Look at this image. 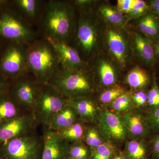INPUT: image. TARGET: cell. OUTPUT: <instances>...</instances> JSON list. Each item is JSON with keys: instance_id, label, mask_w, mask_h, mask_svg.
<instances>
[{"instance_id": "cell-1", "label": "cell", "mask_w": 159, "mask_h": 159, "mask_svg": "<svg viewBox=\"0 0 159 159\" xmlns=\"http://www.w3.org/2000/svg\"><path fill=\"white\" fill-rule=\"evenodd\" d=\"M75 10L70 2L49 1L46 5L43 26L45 37L68 43L76 28Z\"/></svg>"}, {"instance_id": "cell-2", "label": "cell", "mask_w": 159, "mask_h": 159, "mask_svg": "<svg viewBox=\"0 0 159 159\" xmlns=\"http://www.w3.org/2000/svg\"><path fill=\"white\" fill-rule=\"evenodd\" d=\"M48 83L66 99L93 97L98 89L93 74L86 68L77 70L61 68Z\"/></svg>"}, {"instance_id": "cell-3", "label": "cell", "mask_w": 159, "mask_h": 159, "mask_svg": "<svg viewBox=\"0 0 159 159\" xmlns=\"http://www.w3.org/2000/svg\"><path fill=\"white\" fill-rule=\"evenodd\" d=\"M27 61L29 73L42 84L48 83L60 69L56 52L45 39L28 46Z\"/></svg>"}, {"instance_id": "cell-4", "label": "cell", "mask_w": 159, "mask_h": 159, "mask_svg": "<svg viewBox=\"0 0 159 159\" xmlns=\"http://www.w3.org/2000/svg\"><path fill=\"white\" fill-rule=\"evenodd\" d=\"M43 138L37 128L0 145V159H41Z\"/></svg>"}, {"instance_id": "cell-5", "label": "cell", "mask_w": 159, "mask_h": 159, "mask_svg": "<svg viewBox=\"0 0 159 159\" xmlns=\"http://www.w3.org/2000/svg\"><path fill=\"white\" fill-rule=\"evenodd\" d=\"M97 16L93 11L80 13L76 26L74 33L76 50L85 58L93 56L99 48L100 26Z\"/></svg>"}, {"instance_id": "cell-6", "label": "cell", "mask_w": 159, "mask_h": 159, "mask_svg": "<svg viewBox=\"0 0 159 159\" xmlns=\"http://www.w3.org/2000/svg\"><path fill=\"white\" fill-rule=\"evenodd\" d=\"M66 104L67 99L54 87L43 84L33 112L37 125L48 128L55 114Z\"/></svg>"}, {"instance_id": "cell-7", "label": "cell", "mask_w": 159, "mask_h": 159, "mask_svg": "<svg viewBox=\"0 0 159 159\" xmlns=\"http://www.w3.org/2000/svg\"><path fill=\"white\" fill-rule=\"evenodd\" d=\"M42 85L32 74H28L10 81L8 92L22 112L33 114Z\"/></svg>"}, {"instance_id": "cell-8", "label": "cell", "mask_w": 159, "mask_h": 159, "mask_svg": "<svg viewBox=\"0 0 159 159\" xmlns=\"http://www.w3.org/2000/svg\"><path fill=\"white\" fill-rule=\"evenodd\" d=\"M26 45L14 43L8 47L0 62L2 76L9 81L29 73Z\"/></svg>"}, {"instance_id": "cell-9", "label": "cell", "mask_w": 159, "mask_h": 159, "mask_svg": "<svg viewBox=\"0 0 159 159\" xmlns=\"http://www.w3.org/2000/svg\"><path fill=\"white\" fill-rule=\"evenodd\" d=\"M0 36L26 46L35 41L34 33L28 23L7 11L0 14Z\"/></svg>"}, {"instance_id": "cell-10", "label": "cell", "mask_w": 159, "mask_h": 159, "mask_svg": "<svg viewBox=\"0 0 159 159\" xmlns=\"http://www.w3.org/2000/svg\"><path fill=\"white\" fill-rule=\"evenodd\" d=\"M98 127L106 141L117 147L128 139L122 116L110 110L106 107L101 106Z\"/></svg>"}, {"instance_id": "cell-11", "label": "cell", "mask_w": 159, "mask_h": 159, "mask_svg": "<svg viewBox=\"0 0 159 159\" xmlns=\"http://www.w3.org/2000/svg\"><path fill=\"white\" fill-rule=\"evenodd\" d=\"M104 38L110 54L119 66H125L129 59V45L128 38L122 28L108 25Z\"/></svg>"}, {"instance_id": "cell-12", "label": "cell", "mask_w": 159, "mask_h": 159, "mask_svg": "<svg viewBox=\"0 0 159 159\" xmlns=\"http://www.w3.org/2000/svg\"><path fill=\"white\" fill-rule=\"evenodd\" d=\"M38 126L32 114H24L0 122V145Z\"/></svg>"}, {"instance_id": "cell-13", "label": "cell", "mask_w": 159, "mask_h": 159, "mask_svg": "<svg viewBox=\"0 0 159 159\" xmlns=\"http://www.w3.org/2000/svg\"><path fill=\"white\" fill-rule=\"evenodd\" d=\"M45 39L54 48L61 68L77 70L86 68V64L79 52L68 43L51 38Z\"/></svg>"}, {"instance_id": "cell-14", "label": "cell", "mask_w": 159, "mask_h": 159, "mask_svg": "<svg viewBox=\"0 0 159 159\" xmlns=\"http://www.w3.org/2000/svg\"><path fill=\"white\" fill-rule=\"evenodd\" d=\"M67 104L74 109L80 120L86 124L98 125L101 106H99L93 97H79L67 99Z\"/></svg>"}, {"instance_id": "cell-15", "label": "cell", "mask_w": 159, "mask_h": 159, "mask_svg": "<svg viewBox=\"0 0 159 159\" xmlns=\"http://www.w3.org/2000/svg\"><path fill=\"white\" fill-rule=\"evenodd\" d=\"M42 127L44 145L41 159H66L70 143L61 139L56 132Z\"/></svg>"}, {"instance_id": "cell-16", "label": "cell", "mask_w": 159, "mask_h": 159, "mask_svg": "<svg viewBox=\"0 0 159 159\" xmlns=\"http://www.w3.org/2000/svg\"><path fill=\"white\" fill-rule=\"evenodd\" d=\"M128 139H146L151 130L145 115L141 111L132 110L122 115Z\"/></svg>"}, {"instance_id": "cell-17", "label": "cell", "mask_w": 159, "mask_h": 159, "mask_svg": "<svg viewBox=\"0 0 159 159\" xmlns=\"http://www.w3.org/2000/svg\"><path fill=\"white\" fill-rule=\"evenodd\" d=\"M95 66V73L93 74L97 87L103 90L118 84L119 71L111 61L107 57H98Z\"/></svg>"}, {"instance_id": "cell-18", "label": "cell", "mask_w": 159, "mask_h": 159, "mask_svg": "<svg viewBox=\"0 0 159 159\" xmlns=\"http://www.w3.org/2000/svg\"><path fill=\"white\" fill-rule=\"evenodd\" d=\"M122 152L126 159H151V145L145 139H127Z\"/></svg>"}, {"instance_id": "cell-19", "label": "cell", "mask_w": 159, "mask_h": 159, "mask_svg": "<svg viewBox=\"0 0 159 159\" xmlns=\"http://www.w3.org/2000/svg\"><path fill=\"white\" fill-rule=\"evenodd\" d=\"M133 48L137 56L142 61L146 64H153L155 54L153 47L149 39L134 32L133 37Z\"/></svg>"}, {"instance_id": "cell-20", "label": "cell", "mask_w": 159, "mask_h": 159, "mask_svg": "<svg viewBox=\"0 0 159 159\" xmlns=\"http://www.w3.org/2000/svg\"><path fill=\"white\" fill-rule=\"evenodd\" d=\"M79 120L74 109L66 104L55 114L48 128L54 131L62 130Z\"/></svg>"}, {"instance_id": "cell-21", "label": "cell", "mask_w": 159, "mask_h": 159, "mask_svg": "<svg viewBox=\"0 0 159 159\" xmlns=\"http://www.w3.org/2000/svg\"><path fill=\"white\" fill-rule=\"evenodd\" d=\"M98 12L109 25L122 28L127 24V16L117 9L116 7L108 3L101 4L98 7Z\"/></svg>"}, {"instance_id": "cell-22", "label": "cell", "mask_w": 159, "mask_h": 159, "mask_svg": "<svg viewBox=\"0 0 159 159\" xmlns=\"http://www.w3.org/2000/svg\"><path fill=\"white\" fill-rule=\"evenodd\" d=\"M24 113L11 99L8 91L0 94V122Z\"/></svg>"}, {"instance_id": "cell-23", "label": "cell", "mask_w": 159, "mask_h": 159, "mask_svg": "<svg viewBox=\"0 0 159 159\" xmlns=\"http://www.w3.org/2000/svg\"><path fill=\"white\" fill-rule=\"evenodd\" d=\"M125 83L134 91L144 89L148 85L149 77L145 70L136 66L129 71L125 77Z\"/></svg>"}, {"instance_id": "cell-24", "label": "cell", "mask_w": 159, "mask_h": 159, "mask_svg": "<svg viewBox=\"0 0 159 159\" xmlns=\"http://www.w3.org/2000/svg\"><path fill=\"white\" fill-rule=\"evenodd\" d=\"M86 125L79 120L67 128L55 132L61 139L70 144L82 142Z\"/></svg>"}, {"instance_id": "cell-25", "label": "cell", "mask_w": 159, "mask_h": 159, "mask_svg": "<svg viewBox=\"0 0 159 159\" xmlns=\"http://www.w3.org/2000/svg\"><path fill=\"white\" fill-rule=\"evenodd\" d=\"M83 142L92 151L107 141L99 130L98 125H86Z\"/></svg>"}, {"instance_id": "cell-26", "label": "cell", "mask_w": 159, "mask_h": 159, "mask_svg": "<svg viewBox=\"0 0 159 159\" xmlns=\"http://www.w3.org/2000/svg\"><path fill=\"white\" fill-rule=\"evenodd\" d=\"M137 27L143 34L150 37L159 35V22L153 15L146 14L139 19Z\"/></svg>"}, {"instance_id": "cell-27", "label": "cell", "mask_w": 159, "mask_h": 159, "mask_svg": "<svg viewBox=\"0 0 159 159\" xmlns=\"http://www.w3.org/2000/svg\"><path fill=\"white\" fill-rule=\"evenodd\" d=\"M132 91H126L125 93L105 107L112 111L121 116L134 110L132 102Z\"/></svg>"}, {"instance_id": "cell-28", "label": "cell", "mask_w": 159, "mask_h": 159, "mask_svg": "<svg viewBox=\"0 0 159 159\" xmlns=\"http://www.w3.org/2000/svg\"><path fill=\"white\" fill-rule=\"evenodd\" d=\"M120 152L116 145L107 142L91 151L90 159H113Z\"/></svg>"}, {"instance_id": "cell-29", "label": "cell", "mask_w": 159, "mask_h": 159, "mask_svg": "<svg viewBox=\"0 0 159 159\" xmlns=\"http://www.w3.org/2000/svg\"><path fill=\"white\" fill-rule=\"evenodd\" d=\"M126 91L123 86L118 84L102 90L98 96L97 101L98 103L101 104L102 106H107L125 93Z\"/></svg>"}, {"instance_id": "cell-30", "label": "cell", "mask_w": 159, "mask_h": 159, "mask_svg": "<svg viewBox=\"0 0 159 159\" xmlns=\"http://www.w3.org/2000/svg\"><path fill=\"white\" fill-rule=\"evenodd\" d=\"M16 6L26 17L34 20L37 17L41 1L38 0H17Z\"/></svg>"}, {"instance_id": "cell-31", "label": "cell", "mask_w": 159, "mask_h": 159, "mask_svg": "<svg viewBox=\"0 0 159 159\" xmlns=\"http://www.w3.org/2000/svg\"><path fill=\"white\" fill-rule=\"evenodd\" d=\"M91 151L83 141L70 144L68 157L74 159H90Z\"/></svg>"}, {"instance_id": "cell-32", "label": "cell", "mask_w": 159, "mask_h": 159, "mask_svg": "<svg viewBox=\"0 0 159 159\" xmlns=\"http://www.w3.org/2000/svg\"><path fill=\"white\" fill-rule=\"evenodd\" d=\"M149 10V6L145 1L137 0L133 9L129 14L126 15L127 22L132 20L139 19L147 14Z\"/></svg>"}, {"instance_id": "cell-33", "label": "cell", "mask_w": 159, "mask_h": 159, "mask_svg": "<svg viewBox=\"0 0 159 159\" xmlns=\"http://www.w3.org/2000/svg\"><path fill=\"white\" fill-rule=\"evenodd\" d=\"M132 102L134 109L141 111L142 108L147 106L148 95L147 93L143 89L132 91Z\"/></svg>"}, {"instance_id": "cell-34", "label": "cell", "mask_w": 159, "mask_h": 159, "mask_svg": "<svg viewBox=\"0 0 159 159\" xmlns=\"http://www.w3.org/2000/svg\"><path fill=\"white\" fill-rule=\"evenodd\" d=\"M145 115L151 130L159 134V107L147 111Z\"/></svg>"}, {"instance_id": "cell-35", "label": "cell", "mask_w": 159, "mask_h": 159, "mask_svg": "<svg viewBox=\"0 0 159 159\" xmlns=\"http://www.w3.org/2000/svg\"><path fill=\"white\" fill-rule=\"evenodd\" d=\"M147 111L159 107V88L155 82L148 92Z\"/></svg>"}, {"instance_id": "cell-36", "label": "cell", "mask_w": 159, "mask_h": 159, "mask_svg": "<svg viewBox=\"0 0 159 159\" xmlns=\"http://www.w3.org/2000/svg\"><path fill=\"white\" fill-rule=\"evenodd\" d=\"M70 3L74 9H77L80 13H84L92 11L93 6L95 5L96 1L92 0H76L71 1Z\"/></svg>"}, {"instance_id": "cell-37", "label": "cell", "mask_w": 159, "mask_h": 159, "mask_svg": "<svg viewBox=\"0 0 159 159\" xmlns=\"http://www.w3.org/2000/svg\"><path fill=\"white\" fill-rule=\"evenodd\" d=\"M137 0H118L116 8L123 14L127 15L133 9Z\"/></svg>"}, {"instance_id": "cell-38", "label": "cell", "mask_w": 159, "mask_h": 159, "mask_svg": "<svg viewBox=\"0 0 159 159\" xmlns=\"http://www.w3.org/2000/svg\"><path fill=\"white\" fill-rule=\"evenodd\" d=\"M150 145L151 148V159H159V134L155 136Z\"/></svg>"}, {"instance_id": "cell-39", "label": "cell", "mask_w": 159, "mask_h": 159, "mask_svg": "<svg viewBox=\"0 0 159 159\" xmlns=\"http://www.w3.org/2000/svg\"><path fill=\"white\" fill-rule=\"evenodd\" d=\"M10 81L4 78L1 75L0 76V94L8 91Z\"/></svg>"}, {"instance_id": "cell-40", "label": "cell", "mask_w": 159, "mask_h": 159, "mask_svg": "<svg viewBox=\"0 0 159 159\" xmlns=\"http://www.w3.org/2000/svg\"><path fill=\"white\" fill-rule=\"evenodd\" d=\"M151 5L156 14L159 16V0L151 1Z\"/></svg>"}, {"instance_id": "cell-41", "label": "cell", "mask_w": 159, "mask_h": 159, "mask_svg": "<svg viewBox=\"0 0 159 159\" xmlns=\"http://www.w3.org/2000/svg\"><path fill=\"white\" fill-rule=\"evenodd\" d=\"M155 54L159 58V42L157 43L153 46Z\"/></svg>"}, {"instance_id": "cell-42", "label": "cell", "mask_w": 159, "mask_h": 159, "mask_svg": "<svg viewBox=\"0 0 159 159\" xmlns=\"http://www.w3.org/2000/svg\"><path fill=\"white\" fill-rule=\"evenodd\" d=\"M113 159H126L125 158V157L123 155V153L122 151L120 152L118 155Z\"/></svg>"}, {"instance_id": "cell-43", "label": "cell", "mask_w": 159, "mask_h": 159, "mask_svg": "<svg viewBox=\"0 0 159 159\" xmlns=\"http://www.w3.org/2000/svg\"><path fill=\"white\" fill-rule=\"evenodd\" d=\"M6 2V1H0V6L2 5L4 3Z\"/></svg>"}, {"instance_id": "cell-44", "label": "cell", "mask_w": 159, "mask_h": 159, "mask_svg": "<svg viewBox=\"0 0 159 159\" xmlns=\"http://www.w3.org/2000/svg\"><path fill=\"white\" fill-rule=\"evenodd\" d=\"M66 159H74L70 157H67Z\"/></svg>"}, {"instance_id": "cell-45", "label": "cell", "mask_w": 159, "mask_h": 159, "mask_svg": "<svg viewBox=\"0 0 159 159\" xmlns=\"http://www.w3.org/2000/svg\"></svg>"}]
</instances>
